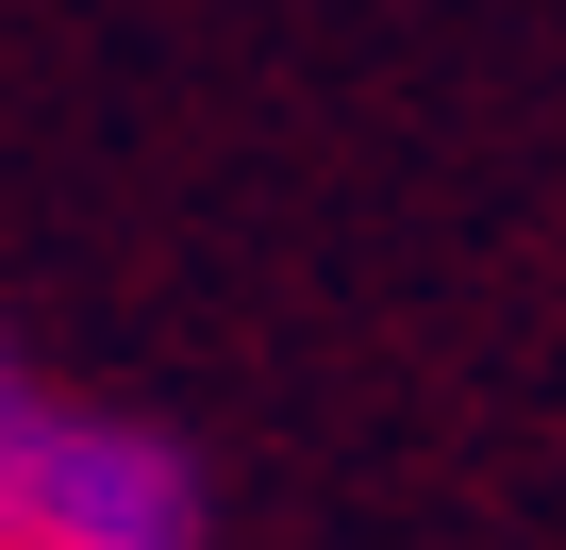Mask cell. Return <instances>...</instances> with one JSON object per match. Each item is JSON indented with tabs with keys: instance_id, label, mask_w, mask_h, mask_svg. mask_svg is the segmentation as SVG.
I'll use <instances>...</instances> for the list:
<instances>
[{
	"instance_id": "cell-1",
	"label": "cell",
	"mask_w": 566,
	"mask_h": 550,
	"mask_svg": "<svg viewBox=\"0 0 566 550\" xmlns=\"http://www.w3.org/2000/svg\"><path fill=\"white\" fill-rule=\"evenodd\" d=\"M0 550H200V467L0 351Z\"/></svg>"
}]
</instances>
